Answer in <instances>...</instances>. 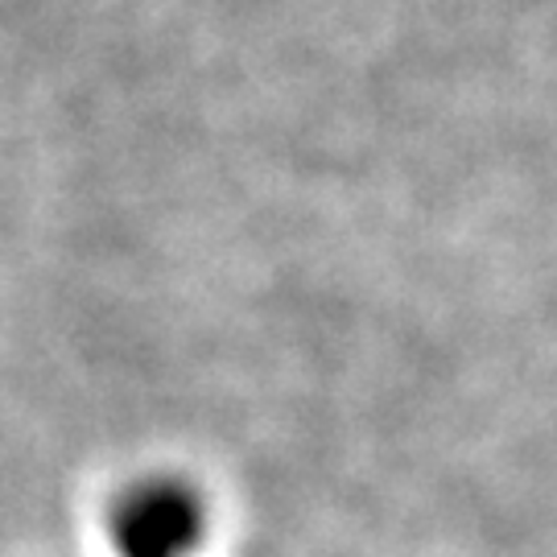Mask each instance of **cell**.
Listing matches in <instances>:
<instances>
[{
  "label": "cell",
  "mask_w": 557,
  "mask_h": 557,
  "mask_svg": "<svg viewBox=\"0 0 557 557\" xmlns=\"http://www.w3.org/2000/svg\"><path fill=\"white\" fill-rule=\"evenodd\" d=\"M103 533L116 557H199L211 537V499L190 475L149 471L108 499Z\"/></svg>",
  "instance_id": "6da1fadb"
}]
</instances>
